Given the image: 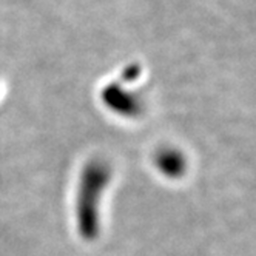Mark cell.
<instances>
[{
  "label": "cell",
  "mask_w": 256,
  "mask_h": 256,
  "mask_svg": "<svg viewBox=\"0 0 256 256\" xmlns=\"http://www.w3.org/2000/svg\"><path fill=\"white\" fill-rule=\"evenodd\" d=\"M180 158L178 153H173V152H164L160 153L159 156V166L164 168L167 174H176L180 172V168L176 167V162H179Z\"/></svg>",
  "instance_id": "6da1fadb"
}]
</instances>
